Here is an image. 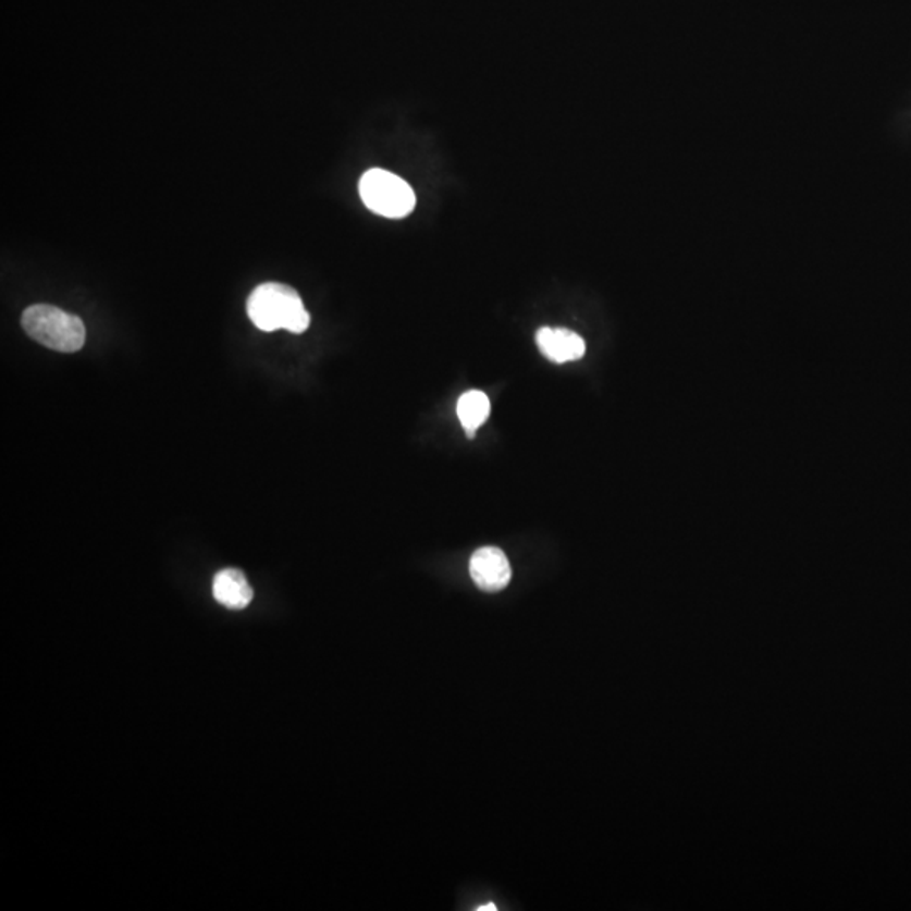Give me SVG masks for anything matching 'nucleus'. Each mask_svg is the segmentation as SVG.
<instances>
[{"instance_id":"f257e3e1","label":"nucleus","mask_w":911,"mask_h":911,"mask_svg":"<svg viewBox=\"0 0 911 911\" xmlns=\"http://www.w3.org/2000/svg\"><path fill=\"white\" fill-rule=\"evenodd\" d=\"M247 312L251 323L267 333L285 330L300 334L311 324V316L297 291L279 282L256 287L248 297Z\"/></svg>"},{"instance_id":"f03ea898","label":"nucleus","mask_w":911,"mask_h":911,"mask_svg":"<svg viewBox=\"0 0 911 911\" xmlns=\"http://www.w3.org/2000/svg\"><path fill=\"white\" fill-rule=\"evenodd\" d=\"M23 328L34 342L54 352H79L87 340L85 324L78 316L49 304H34L27 308L23 315Z\"/></svg>"},{"instance_id":"7ed1b4c3","label":"nucleus","mask_w":911,"mask_h":911,"mask_svg":"<svg viewBox=\"0 0 911 911\" xmlns=\"http://www.w3.org/2000/svg\"><path fill=\"white\" fill-rule=\"evenodd\" d=\"M358 188L365 207L380 217L404 218L416 208V195L409 183L385 169L367 171Z\"/></svg>"},{"instance_id":"20e7f679","label":"nucleus","mask_w":911,"mask_h":911,"mask_svg":"<svg viewBox=\"0 0 911 911\" xmlns=\"http://www.w3.org/2000/svg\"><path fill=\"white\" fill-rule=\"evenodd\" d=\"M469 574L481 591L498 593L512 579V567L498 547H481L469 561Z\"/></svg>"},{"instance_id":"39448f33","label":"nucleus","mask_w":911,"mask_h":911,"mask_svg":"<svg viewBox=\"0 0 911 911\" xmlns=\"http://www.w3.org/2000/svg\"><path fill=\"white\" fill-rule=\"evenodd\" d=\"M535 340L542 355L554 364H567L584 357V340L574 331L564 328H540Z\"/></svg>"},{"instance_id":"423d86ee","label":"nucleus","mask_w":911,"mask_h":911,"mask_svg":"<svg viewBox=\"0 0 911 911\" xmlns=\"http://www.w3.org/2000/svg\"><path fill=\"white\" fill-rule=\"evenodd\" d=\"M213 596L229 610H244L254 600V589L238 569H223L214 576Z\"/></svg>"},{"instance_id":"0eeeda50","label":"nucleus","mask_w":911,"mask_h":911,"mask_svg":"<svg viewBox=\"0 0 911 911\" xmlns=\"http://www.w3.org/2000/svg\"><path fill=\"white\" fill-rule=\"evenodd\" d=\"M490 416V398L480 391H469L458 402V417L469 438L487 422Z\"/></svg>"},{"instance_id":"6e6552de","label":"nucleus","mask_w":911,"mask_h":911,"mask_svg":"<svg viewBox=\"0 0 911 911\" xmlns=\"http://www.w3.org/2000/svg\"><path fill=\"white\" fill-rule=\"evenodd\" d=\"M487 910L496 911V904L490 903V904H488V907L478 908V911H487Z\"/></svg>"}]
</instances>
